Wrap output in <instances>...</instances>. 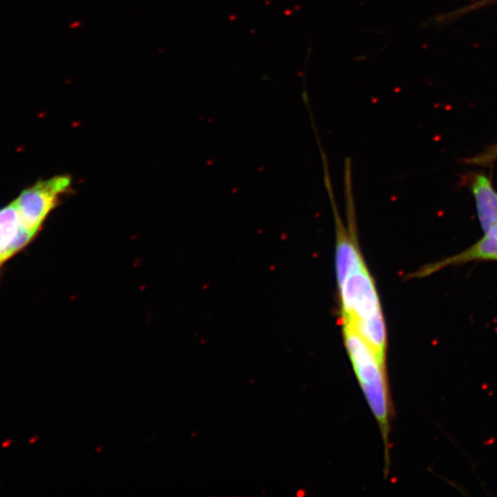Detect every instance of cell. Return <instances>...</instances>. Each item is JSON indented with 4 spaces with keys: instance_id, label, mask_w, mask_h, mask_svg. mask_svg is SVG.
Masks as SVG:
<instances>
[{
    "instance_id": "obj_3",
    "label": "cell",
    "mask_w": 497,
    "mask_h": 497,
    "mask_svg": "<svg viewBox=\"0 0 497 497\" xmlns=\"http://www.w3.org/2000/svg\"><path fill=\"white\" fill-rule=\"evenodd\" d=\"M35 236L32 235L19 216L14 204L0 210V269L21 250L26 248Z\"/></svg>"
},
{
    "instance_id": "obj_5",
    "label": "cell",
    "mask_w": 497,
    "mask_h": 497,
    "mask_svg": "<svg viewBox=\"0 0 497 497\" xmlns=\"http://www.w3.org/2000/svg\"><path fill=\"white\" fill-rule=\"evenodd\" d=\"M478 215L483 232L488 234L497 230V193L485 175H477L472 183Z\"/></svg>"
},
{
    "instance_id": "obj_1",
    "label": "cell",
    "mask_w": 497,
    "mask_h": 497,
    "mask_svg": "<svg viewBox=\"0 0 497 497\" xmlns=\"http://www.w3.org/2000/svg\"><path fill=\"white\" fill-rule=\"evenodd\" d=\"M344 339L351 362L373 414L380 424L387 445L389 434V399L386 361H383L353 327L343 325Z\"/></svg>"
},
{
    "instance_id": "obj_4",
    "label": "cell",
    "mask_w": 497,
    "mask_h": 497,
    "mask_svg": "<svg viewBox=\"0 0 497 497\" xmlns=\"http://www.w3.org/2000/svg\"><path fill=\"white\" fill-rule=\"evenodd\" d=\"M478 260L497 261V230L485 234V238L478 241L471 248L463 252V254L427 266L417 274L419 276H427L433 274L434 272L446 267V266L460 265V263Z\"/></svg>"
},
{
    "instance_id": "obj_6",
    "label": "cell",
    "mask_w": 497,
    "mask_h": 497,
    "mask_svg": "<svg viewBox=\"0 0 497 497\" xmlns=\"http://www.w3.org/2000/svg\"><path fill=\"white\" fill-rule=\"evenodd\" d=\"M497 156V145L496 148H493L491 151H487L485 154H483V156H480V158H477L476 159H474V161H480V162H490L491 161H494V159H496Z\"/></svg>"
},
{
    "instance_id": "obj_2",
    "label": "cell",
    "mask_w": 497,
    "mask_h": 497,
    "mask_svg": "<svg viewBox=\"0 0 497 497\" xmlns=\"http://www.w3.org/2000/svg\"><path fill=\"white\" fill-rule=\"evenodd\" d=\"M71 185L68 175H57L50 179L39 181L26 189L13 201L19 216L26 229L37 235L51 211L56 207L61 194Z\"/></svg>"
}]
</instances>
